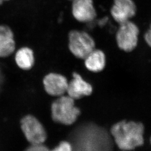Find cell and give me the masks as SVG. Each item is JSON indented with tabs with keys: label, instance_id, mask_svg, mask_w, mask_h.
Here are the masks:
<instances>
[{
	"label": "cell",
	"instance_id": "obj_18",
	"mask_svg": "<svg viewBox=\"0 0 151 151\" xmlns=\"http://www.w3.org/2000/svg\"><path fill=\"white\" fill-rule=\"evenodd\" d=\"M150 142H151V138H150Z\"/></svg>",
	"mask_w": 151,
	"mask_h": 151
},
{
	"label": "cell",
	"instance_id": "obj_11",
	"mask_svg": "<svg viewBox=\"0 0 151 151\" xmlns=\"http://www.w3.org/2000/svg\"><path fill=\"white\" fill-rule=\"evenodd\" d=\"M84 60L86 67L93 72L101 71L105 67V55L99 50L95 49Z\"/></svg>",
	"mask_w": 151,
	"mask_h": 151
},
{
	"label": "cell",
	"instance_id": "obj_6",
	"mask_svg": "<svg viewBox=\"0 0 151 151\" xmlns=\"http://www.w3.org/2000/svg\"><path fill=\"white\" fill-rule=\"evenodd\" d=\"M21 125L26 138L32 144H42L46 141V131L41 123L33 116L28 115L23 117L21 121Z\"/></svg>",
	"mask_w": 151,
	"mask_h": 151
},
{
	"label": "cell",
	"instance_id": "obj_5",
	"mask_svg": "<svg viewBox=\"0 0 151 151\" xmlns=\"http://www.w3.org/2000/svg\"><path fill=\"white\" fill-rule=\"evenodd\" d=\"M139 29L130 21L120 24L116 34V40L120 49L126 52L134 50L138 43Z\"/></svg>",
	"mask_w": 151,
	"mask_h": 151
},
{
	"label": "cell",
	"instance_id": "obj_10",
	"mask_svg": "<svg viewBox=\"0 0 151 151\" xmlns=\"http://www.w3.org/2000/svg\"><path fill=\"white\" fill-rule=\"evenodd\" d=\"M72 12L77 21L84 23L91 21L96 16L93 0H73Z\"/></svg>",
	"mask_w": 151,
	"mask_h": 151
},
{
	"label": "cell",
	"instance_id": "obj_4",
	"mask_svg": "<svg viewBox=\"0 0 151 151\" xmlns=\"http://www.w3.org/2000/svg\"><path fill=\"white\" fill-rule=\"evenodd\" d=\"M68 39L70 51L78 58L85 59L95 50L94 40L86 32L72 30L69 33Z\"/></svg>",
	"mask_w": 151,
	"mask_h": 151
},
{
	"label": "cell",
	"instance_id": "obj_2",
	"mask_svg": "<svg viewBox=\"0 0 151 151\" xmlns=\"http://www.w3.org/2000/svg\"><path fill=\"white\" fill-rule=\"evenodd\" d=\"M110 133L120 150H134L144 144V126L140 122L120 121L111 127Z\"/></svg>",
	"mask_w": 151,
	"mask_h": 151
},
{
	"label": "cell",
	"instance_id": "obj_13",
	"mask_svg": "<svg viewBox=\"0 0 151 151\" xmlns=\"http://www.w3.org/2000/svg\"><path fill=\"white\" fill-rule=\"evenodd\" d=\"M15 43L14 39L0 42V57H6L14 51Z\"/></svg>",
	"mask_w": 151,
	"mask_h": 151
},
{
	"label": "cell",
	"instance_id": "obj_1",
	"mask_svg": "<svg viewBox=\"0 0 151 151\" xmlns=\"http://www.w3.org/2000/svg\"><path fill=\"white\" fill-rule=\"evenodd\" d=\"M73 150L111 151L114 141L105 128L93 122H85L76 127L70 135Z\"/></svg>",
	"mask_w": 151,
	"mask_h": 151
},
{
	"label": "cell",
	"instance_id": "obj_7",
	"mask_svg": "<svg viewBox=\"0 0 151 151\" xmlns=\"http://www.w3.org/2000/svg\"><path fill=\"white\" fill-rule=\"evenodd\" d=\"M136 11V6L133 0H114L111 13L114 20L120 24L129 21L135 15Z\"/></svg>",
	"mask_w": 151,
	"mask_h": 151
},
{
	"label": "cell",
	"instance_id": "obj_8",
	"mask_svg": "<svg viewBox=\"0 0 151 151\" xmlns=\"http://www.w3.org/2000/svg\"><path fill=\"white\" fill-rule=\"evenodd\" d=\"M43 83L47 93L51 96H60L67 92L68 82L66 77L61 74H48L45 77Z\"/></svg>",
	"mask_w": 151,
	"mask_h": 151
},
{
	"label": "cell",
	"instance_id": "obj_9",
	"mask_svg": "<svg viewBox=\"0 0 151 151\" xmlns=\"http://www.w3.org/2000/svg\"><path fill=\"white\" fill-rule=\"evenodd\" d=\"M73 79L68 83L67 92L74 100L88 96L93 92V87L77 73H73Z\"/></svg>",
	"mask_w": 151,
	"mask_h": 151
},
{
	"label": "cell",
	"instance_id": "obj_12",
	"mask_svg": "<svg viewBox=\"0 0 151 151\" xmlns=\"http://www.w3.org/2000/svg\"><path fill=\"white\" fill-rule=\"evenodd\" d=\"M15 61L17 65L23 70L30 69L34 63L33 52L28 47H23L16 52Z\"/></svg>",
	"mask_w": 151,
	"mask_h": 151
},
{
	"label": "cell",
	"instance_id": "obj_15",
	"mask_svg": "<svg viewBox=\"0 0 151 151\" xmlns=\"http://www.w3.org/2000/svg\"><path fill=\"white\" fill-rule=\"evenodd\" d=\"M73 150L71 143L67 141H62L57 147L53 149L55 151H70Z\"/></svg>",
	"mask_w": 151,
	"mask_h": 151
},
{
	"label": "cell",
	"instance_id": "obj_19",
	"mask_svg": "<svg viewBox=\"0 0 151 151\" xmlns=\"http://www.w3.org/2000/svg\"><path fill=\"white\" fill-rule=\"evenodd\" d=\"M4 1H9V0H3Z\"/></svg>",
	"mask_w": 151,
	"mask_h": 151
},
{
	"label": "cell",
	"instance_id": "obj_20",
	"mask_svg": "<svg viewBox=\"0 0 151 151\" xmlns=\"http://www.w3.org/2000/svg\"></svg>",
	"mask_w": 151,
	"mask_h": 151
},
{
	"label": "cell",
	"instance_id": "obj_17",
	"mask_svg": "<svg viewBox=\"0 0 151 151\" xmlns=\"http://www.w3.org/2000/svg\"><path fill=\"white\" fill-rule=\"evenodd\" d=\"M144 39L147 44L151 47V24L150 28L148 31L145 33L144 35Z\"/></svg>",
	"mask_w": 151,
	"mask_h": 151
},
{
	"label": "cell",
	"instance_id": "obj_16",
	"mask_svg": "<svg viewBox=\"0 0 151 151\" xmlns=\"http://www.w3.org/2000/svg\"><path fill=\"white\" fill-rule=\"evenodd\" d=\"M29 151H48L49 149L46 146L44 145L43 143L42 144H32L30 147L27 149Z\"/></svg>",
	"mask_w": 151,
	"mask_h": 151
},
{
	"label": "cell",
	"instance_id": "obj_14",
	"mask_svg": "<svg viewBox=\"0 0 151 151\" xmlns=\"http://www.w3.org/2000/svg\"><path fill=\"white\" fill-rule=\"evenodd\" d=\"M12 29L7 26H0V42L13 39Z\"/></svg>",
	"mask_w": 151,
	"mask_h": 151
},
{
	"label": "cell",
	"instance_id": "obj_3",
	"mask_svg": "<svg viewBox=\"0 0 151 151\" xmlns=\"http://www.w3.org/2000/svg\"><path fill=\"white\" fill-rule=\"evenodd\" d=\"M80 113V109L75 106L74 99L68 96H60L51 105L53 120L66 125L74 123Z\"/></svg>",
	"mask_w": 151,
	"mask_h": 151
}]
</instances>
